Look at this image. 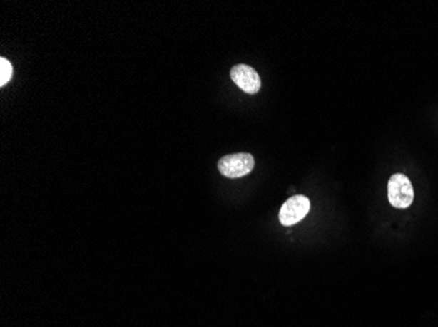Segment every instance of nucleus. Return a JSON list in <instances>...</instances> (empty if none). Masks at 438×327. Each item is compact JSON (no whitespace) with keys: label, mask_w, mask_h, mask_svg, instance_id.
<instances>
[{"label":"nucleus","mask_w":438,"mask_h":327,"mask_svg":"<svg viewBox=\"0 0 438 327\" xmlns=\"http://www.w3.org/2000/svg\"><path fill=\"white\" fill-rule=\"evenodd\" d=\"M310 211V200L305 195H295L290 199L286 200L284 206L280 209V223L285 227H292L294 224L300 223L305 219Z\"/></svg>","instance_id":"7ed1b4c3"},{"label":"nucleus","mask_w":438,"mask_h":327,"mask_svg":"<svg viewBox=\"0 0 438 327\" xmlns=\"http://www.w3.org/2000/svg\"><path fill=\"white\" fill-rule=\"evenodd\" d=\"M231 79L248 95H255L261 88L259 73L247 64H236L231 70Z\"/></svg>","instance_id":"20e7f679"},{"label":"nucleus","mask_w":438,"mask_h":327,"mask_svg":"<svg viewBox=\"0 0 438 327\" xmlns=\"http://www.w3.org/2000/svg\"><path fill=\"white\" fill-rule=\"evenodd\" d=\"M14 73L12 64L9 59L0 58V87H4L9 83Z\"/></svg>","instance_id":"39448f33"},{"label":"nucleus","mask_w":438,"mask_h":327,"mask_svg":"<svg viewBox=\"0 0 438 327\" xmlns=\"http://www.w3.org/2000/svg\"><path fill=\"white\" fill-rule=\"evenodd\" d=\"M255 167V159L250 153L228 155L218 161V170L222 176L239 178L247 176Z\"/></svg>","instance_id":"f257e3e1"},{"label":"nucleus","mask_w":438,"mask_h":327,"mask_svg":"<svg viewBox=\"0 0 438 327\" xmlns=\"http://www.w3.org/2000/svg\"><path fill=\"white\" fill-rule=\"evenodd\" d=\"M412 184L404 175H394L389 181V200L395 208H408L414 202Z\"/></svg>","instance_id":"f03ea898"}]
</instances>
